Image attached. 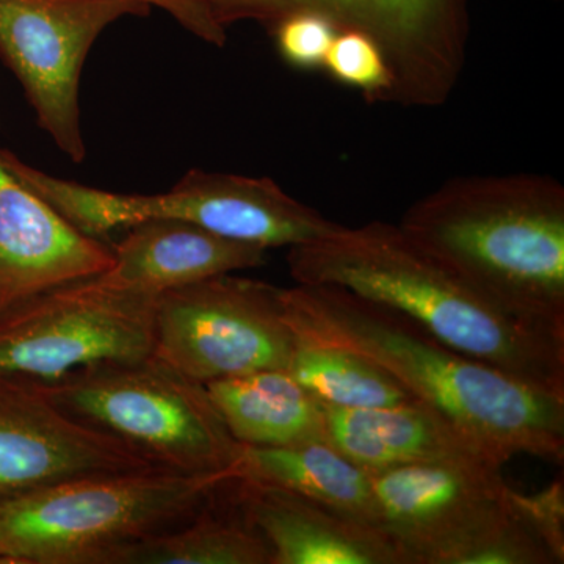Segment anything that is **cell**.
Returning <instances> with one entry per match:
<instances>
[{"instance_id":"9a60e30c","label":"cell","mask_w":564,"mask_h":564,"mask_svg":"<svg viewBox=\"0 0 564 564\" xmlns=\"http://www.w3.org/2000/svg\"><path fill=\"white\" fill-rule=\"evenodd\" d=\"M325 422L326 441L367 473L414 464L503 466L484 445L419 400L375 410L325 408Z\"/></svg>"},{"instance_id":"7402d4cb","label":"cell","mask_w":564,"mask_h":564,"mask_svg":"<svg viewBox=\"0 0 564 564\" xmlns=\"http://www.w3.org/2000/svg\"><path fill=\"white\" fill-rule=\"evenodd\" d=\"M270 32L282 61L292 68L313 70L325 65L339 29L321 14L300 11L282 18Z\"/></svg>"},{"instance_id":"9c48e42d","label":"cell","mask_w":564,"mask_h":564,"mask_svg":"<svg viewBox=\"0 0 564 564\" xmlns=\"http://www.w3.org/2000/svg\"><path fill=\"white\" fill-rule=\"evenodd\" d=\"M281 289L228 273L158 293L152 355L202 384L288 369L295 334Z\"/></svg>"},{"instance_id":"5b68a950","label":"cell","mask_w":564,"mask_h":564,"mask_svg":"<svg viewBox=\"0 0 564 564\" xmlns=\"http://www.w3.org/2000/svg\"><path fill=\"white\" fill-rule=\"evenodd\" d=\"M39 383L70 421L162 469L229 475L242 451L206 386L154 355L88 364Z\"/></svg>"},{"instance_id":"e0dca14e","label":"cell","mask_w":564,"mask_h":564,"mask_svg":"<svg viewBox=\"0 0 564 564\" xmlns=\"http://www.w3.org/2000/svg\"><path fill=\"white\" fill-rule=\"evenodd\" d=\"M204 386L239 444L289 447L326 441L325 408L288 369L259 370Z\"/></svg>"},{"instance_id":"7a4b0ae2","label":"cell","mask_w":564,"mask_h":564,"mask_svg":"<svg viewBox=\"0 0 564 564\" xmlns=\"http://www.w3.org/2000/svg\"><path fill=\"white\" fill-rule=\"evenodd\" d=\"M486 302L564 343V187L544 174L444 182L399 223Z\"/></svg>"},{"instance_id":"d6986e66","label":"cell","mask_w":564,"mask_h":564,"mask_svg":"<svg viewBox=\"0 0 564 564\" xmlns=\"http://www.w3.org/2000/svg\"><path fill=\"white\" fill-rule=\"evenodd\" d=\"M269 543L248 521L232 478L187 521L121 552L115 564H272Z\"/></svg>"},{"instance_id":"30bf717a","label":"cell","mask_w":564,"mask_h":564,"mask_svg":"<svg viewBox=\"0 0 564 564\" xmlns=\"http://www.w3.org/2000/svg\"><path fill=\"white\" fill-rule=\"evenodd\" d=\"M139 0H0V57L21 82L36 121L70 161L87 155L80 77L99 35L124 17H147Z\"/></svg>"},{"instance_id":"44dd1931","label":"cell","mask_w":564,"mask_h":564,"mask_svg":"<svg viewBox=\"0 0 564 564\" xmlns=\"http://www.w3.org/2000/svg\"><path fill=\"white\" fill-rule=\"evenodd\" d=\"M323 69L339 84L361 91L367 102L388 104L391 73L380 46L358 31H340L334 39Z\"/></svg>"},{"instance_id":"5bb4252c","label":"cell","mask_w":564,"mask_h":564,"mask_svg":"<svg viewBox=\"0 0 564 564\" xmlns=\"http://www.w3.org/2000/svg\"><path fill=\"white\" fill-rule=\"evenodd\" d=\"M248 521L272 549V564H408L377 527L276 486L234 480Z\"/></svg>"},{"instance_id":"603a6c76","label":"cell","mask_w":564,"mask_h":564,"mask_svg":"<svg viewBox=\"0 0 564 564\" xmlns=\"http://www.w3.org/2000/svg\"><path fill=\"white\" fill-rule=\"evenodd\" d=\"M150 7H158L172 14L185 31L214 46H225L228 41L226 29L212 17L203 0H139Z\"/></svg>"},{"instance_id":"ba28073f","label":"cell","mask_w":564,"mask_h":564,"mask_svg":"<svg viewBox=\"0 0 564 564\" xmlns=\"http://www.w3.org/2000/svg\"><path fill=\"white\" fill-rule=\"evenodd\" d=\"M155 296L101 273L3 311L0 375L51 381L88 364L152 355Z\"/></svg>"},{"instance_id":"52a82bcc","label":"cell","mask_w":564,"mask_h":564,"mask_svg":"<svg viewBox=\"0 0 564 564\" xmlns=\"http://www.w3.org/2000/svg\"><path fill=\"white\" fill-rule=\"evenodd\" d=\"M228 29L254 21L273 28L300 11L321 14L340 31L366 33L391 73L388 104L433 109L448 101L466 63L470 0H203Z\"/></svg>"},{"instance_id":"8fae6325","label":"cell","mask_w":564,"mask_h":564,"mask_svg":"<svg viewBox=\"0 0 564 564\" xmlns=\"http://www.w3.org/2000/svg\"><path fill=\"white\" fill-rule=\"evenodd\" d=\"M370 474L378 524L408 564H458L513 507L516 489L496 464H414Z\"/></svg>"},{"instance_id":"3957f363","label":"cell","mask_w":564,"mask_h":564,"mask_svg":"<svg viewBox=\"0 0 564 564\" xmlns=\"http://www.w3.org/2000/svg\"><path fill=\"white\" fill-rule=\"evenodd\" d=\"M296 284L337 285L413 318L455 350L564 397V343L478 295L399 225L372 221L289 248Z\"/></svg>"},{"instance_id":"4fadbf2b","label":"cell","mask_w":564,"mask_h":564,"mask_svg":"<svg viewBox=\"0 0 564 564\" xmlns=\"http://www.w3.org/2000/svg\"><path fill=\"white\" fill-rule=\"evenodd\" d=\"M111 263L109 243L73 228L0 159V313Z\"/></svg>"},{"instance_id":"7c38bea8","label":"cell","mask_w":564,"mask_h":564,"mask_svg":"<svg viewBox=\"0 0 564 564\" xmlns=\"http://www.w3.org/2000/svg\"><path fill=\"white\" fill-rule=\"evenodd\" d=\"M155 467L70 421L39 381L0 375V502L85 475Z\"/></svg>"},{"instance_id":"ffe728a7","label":"cell","mask_w":564,"mask_h":564,"mask_svg":"<svg viewBox=\"0 0 564 564\" xmlns=\"http://www.w3.org/2000/svg\"><path fill=\"white\" fill-rule=\"evenodd\" d=\"M289 373L329 410H375L415 400L383 369L345 348L295 336Z\"/></svg>"},{"instance_id":"6da1fadb","label":"cell","mask_w":564,"mask_h":564,"mask_svg":"<svg viewBox=\"0 0 564 564\" xmlns=\"http://www.w3.org/2000/svg\"><path fill=\"white\" fill-rule=\"evenodd\" d=\"M293 334L377 364L413 399L440 411L500 463L564 462V397L470 358L413 318L337 285L281 289Z\"/></svg>"},{"instance_id":"277c9868","label":"cell","mask_w":564,"mask_h":564,"mask_svg":"<svg viewBox=\"0 0 564 564\" xmlns=\"http://www.w3.org/2000/svg\"><path fill=\"white\" fill-rule=\"evenodd\" d=\"M228 474L162 467L85 475L0 502V564H115L191 519Z\"/></svg>"},{"instance_id":"8992f818","label":"cell","mask_w":564,"mask_h":564,"mask_svg":"<svg viewBox=\"0 0 564 564\" xmlns=\"http://www.w3.org/2000/svg\"><path fill=\"white\" fill-rule=\"evenodd\" d=\"M47 203L73 228L107 243L111 232L150 218H176L207 231L265 248L299 247L340 228L288 195L270 177L191 170L170 192L124 195L52 177Z\"/></svg>"},{"instance_id":"2e32d148","label":"cell","mask_w":564,"mask_h":564,"mask_svg":"<svg viewBox=\"0 0 564 564\" xmlns=\"http://www.w3.org/2000/svg\"><path fill=\"white\" fill-rule=\"evenodd\" d=\"M124 231L120 242L110 245L113 263L104 274L120 288L154 295L218 274L258 269L269 251L176 218H150Z\"/></svg>"},{"instance_id":"ac0fdd59","label":"cell","mask_w":564,"mask_h":564,"mask_svg":"<svg viewBox=\"0 0 564 564\" xmlns=\"http://www.w3.org/2000/svg\"><path fill=\"white\" fill-rule=\"evenodd\" d=\"M229 477L288 489L380 529L372 474L340 454L328 441L289 447L242 445Z\"/></svg>"}]
</instances>
